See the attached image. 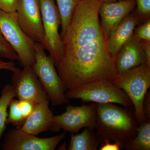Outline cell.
Segmentation results:
<instances>
[{
  "mask_svg": "<svg viewBox=\"0 0 150 150\" xmlns=\"http://www.w3.org/2000/svg\"><path fill=\"white\" fill-rule=\"evenodd\" d=\"M43 31V47L49 52L55 66L59 64L63 50L59 28L61 20L56 0H39Z\"/></svg>",
  "mask_w": 150,
  "mask_h": 150,
  "instance_id": "52a82bcc",
  "label": "cell"
},
{
  "mask_svg": "<svg viewBox=\"0 0 150 150\" xmlns=\"http://www.w3.org/2000/svg\"><path fill=\"white\" fill-rule=\"evenodd\" d=\"M19 69L16 67V63L13 61L6 62L0 59V71L2 70H8L14 73Z\"/></svg>",
  "mask_w": 150,
  "mask_h": 150,
  "instance_id": "4316f807",
  "label": "cell"
},
{
  "mask_svg": "<svg viewBox=\"0 0 150 150\" xmlns=\"http://www.w3.org/2000/svg\"><path fill=\"white\" fill-rule=\"evenodd\" d=\"M136 0L100 4L99 9L100 25L108 38L118 23L136 8Z\"/></svg>",
  "mask_w": 150,
  "mask_h": 150,
  "instance_id": "7c38bea8",
  "label": "cell"
},
{
  "mask_svg": "<svg viewBox=\"0 0 150 150\" xmlns=\"http://www.w3.org/2000/svg\"><path fill=\"white\" fill-rule=\"evenodd\" d=\"M100 4L81 0L62 37L63 52L56 67L67 91L94 82H113L118 76L100 21Z\"/></svg>",
  "mask_w": 150,
  "mask_h": 150,
  "instance_id": "6da1fadb",
  "label": "cell"
},
{
  "mask_svg": "<svg viewBox=\"0 0 150 150\" xmlns=\"http://www.w3.org/2000/svg\"><path fill=\"white\" fill-rule=\"evenodd\" d=\"M19 106L23 115L26 119L32 112L35 105L28 100H19Z\"/></svg>",
  "mask_w": 150,
  "mask_h": 150,
  "instance_id": "d4e9b609",
  "label": "cell"
},
{
  "mask_svg": "<svg viewBox=\"0 0 150 150\" xmlns=\"http://www.w3.org/2000/svg\"><path fill=\"white\" fill-rule=\"evenodd\" d=\"M8 59L12 61L18 60V56L0 30V59Z\"/></svg>",
  "mask_w": 150,
  "mask_h": 150,
  "instance_id": "44dd1931",
  "label": "cell"
},
{
  "mask_svg": "<svg viewBox=\"0 0 150 150\" xmlns=\"http://www.w3.org/2000/svg\"><path fill=\"white\" fill-rule=\"evenodd\" d=\"M0 30L16 53L21 65L23 67L33 66L36 42L22 29L16 12L0 10Z\"/></svg>",
  "mask_w": 150,
  "mask_h": 150,
  "instance_id": "5b68a950",
  "label": "cell"
},
{
  "mask_svg": "<svg viewBox=\"0 0 150 150\" xmlns=\"http://www.w3.org/2000/svg\"><path fill=\"white\" fill-rule=\"evenodd\" d=\"M18 102V100L13 99L10 103L9 112L7 118L6 124H13L16 126L17 129H20L25 119L19 106Z\"/></svg>",
  "mask_w": 150,
  "mask_h": 150,
  "instance_id": "ffe728a7",
  "label": "cell"
},
{
  "mask_svg": "<svg viewBox=\"0 0 150 150\" xmlns=\"http://www.w3.org/2000/svg\"><path fill=\"white\" fill-rule=\"evenodd\" d=\"M66 96L68 99H80L84 102L117 103L126 108L133 105L124 91L112 82L107 81L94 82L76 89L67 91Z\"/></svg>",
  "mask_w": 150,
  "mask_h": 150,
  "instance_id": "8992f818",
  "label": "cell"
},
{
  "mask_svg": "<svg viewBox=\"0 0 150 150\" xmlns=\"http://www.w3.org/2000/svg\"><path fill=\"white\" fill-rule=\"evenodd\" d=\"M142 23L133 10L113 29L108 39L107 46L109 52L114 59H115L122 46L133 35L136 26Z\"/></svg>",
  "mask_w": 150,
  "mask_h": 150,
  "instance_id": "9a60e30c",
  "label": "cell"
},
{
  "mask_svg": "<svg viewBox=\"0 0 150 150\" xmlns=\"http://www.w3.org/2000/svg\"><path fill=\"white\" fill-rule=\"evenodd\" d=\"M134 35L139 41L141 40L150 41V18L142 23L137 28H135Z\"/></svg>",
  "mask_w": 150,
  "mask_h": 150,
  "instance_id": "603a6c76",
  "label": "cell"
},
{
  "mask_svg": "<svg viewBox=\"0 0 150 150\" xmlns=\"http://www.w3.org/2000/svg\"><path fill=\"white\" fill-rule=\"evenodd\" d=\"M146 54L140 46L139 41L134 34L122 46L115 58V67L118 75L146 64Z\"/></svg>",
  "mask_w": 150,
  "mask_h": 150,
  "instance_id": "4fadbf2b",
  "label": "cell"
},
{
  "mask_svg": "<svg viewBox=\"0 0 150 150\" xmlns=\"http://www.w3.org/2000/svg\"><path fill=\"white\" fill-rule=\"evenodd\" d=\"M143 110L146 122L150 121V94L147 92L143 102Z\"/></svg>",
  "mask_w": 150,
  "mask_h": 150,
  "instance_id": "484cf974",
  "label": "cell"
},
{
  "mask_svg": "<svg viewBox=\"0 0 150 150\" xmlns=\"http://www.w3.org/2000/svg\"><path fill=\"white\" fill-rule=\"evenodd\" d=\"M93 130L85 128L81 134L71 135L69 150H96L100 144Z\"/></svg>",
  "mask_w": 150,
  "mask_h": 150,
  "instance_id": "2e32d148",
  "label": "cell"
},
{
  "mask_svg": "<svg viewBox=\"0 0 150 150\" xmlns=\"http://www.w3.org/2000/svg\"><path fill=\"white\" fill-rule=\"evenodd\" d=\"M18 0H0V10L7 12H16Z\"/></svg>",
  "mask_w": 150,
  "mask_h": 150,
  "instance_id": "cb8c5ba5",
  "label": "cell"
},
{
  "mask_svg": "<svg viewBox=\"0 0 150 150\" xmlns=\"http://www.w3.org/2000/svg\"><path fill=\"white\" fill-rule=\"evenodd\" d=\"M112 83L124 91L131 100L139 125L146 122L143 102L150 86V66L144 64L118 75Z\"/></svg>",
  "mask_w": 150,
  "mask_h": 150,
  "instance_id": "3957f363",
  "label": "cell"
},
{
  "mask_svg": "<svg viewBox=\"0 0 150 150\" xmlns=\"http://www.w3.org/2000/svg\"><path fill=\"white\" fill-rule=\"evenodd\" d=\"M96 124V103L81 106L68 105L61 115L53 116L51 131L58 132L61 129L70 133H79L81 129H95Z\"/></svg>",
  "mask_w": 150,
  "mask_h": 150,
  "instance_id": "ba28073f",
  "label": "cell"
},
{
  "mask_svg": "<svg viewBox=\"0 0 150 150\" xmlns=\"http://www.w3.org/2000/svg\"><path fill=\"white\" fill-rule=\"evenodd\" d=\"M128 150H150V122H145L139 125L137 134L126 145Z\"/></svg>",
  "mask_w": 150,
  "mask_h": 150,
  "instance_id": "e0dca14e",
  "label": "cell"
},
{
  "mask_svg": "<svg viewBox=\"0 0 150 150\" xmlns=\"http://www.w3.org/2000/svg\"><path fill=\"white\" fill-rule=\"evenodd\" d=\"M15 97H16L15 92L12 85L8 84L5 85L2 90L0 96V147L2 137L6 129L8 115V108L11 100Z\"/></svg>",
  "mask_w": 150,
  "mask_h": 150,
  "instance_id": "ac0fdd59",
  "label": "cell"
},
{
  "mask_svg": "<svg viewBox=\"0 0 150 150\" xmlns=\"http://www.w3.org/2000/svg\"><path fill=\"white\" fill-rule=\"evenodd\" d=\"M49 100L35 104L20 129L27 134L36 135L51 130L54 115L49 108Z\"/></svg>",
  "mask_w": 150,
  "mask_h": 150,
  "instance_id": "5bb4252c",
  "label": "cell"
},
{
  "mask_svg": "<svg viewBox=\"0 0 150 150\" xmlns=\"http://www.w3.org/2000/svg\"><path fill=\"white\" fill-rule=\"evenodd\" d=\"M134 11L142 23L150 18V0H136Z\"/></svg>",
  "mask_w": 150,
  "mask_h": 150,
  "instance_id": "7402d4cb",
  "label": "cell"
},
{
  "mask_svg": "<svg viewBox=\"0 0 150 150\" xmlns=\"http://www.w3.org/2000/svg\"><path fill=\"white\" fill-rule=\"evenodd\" d=\"M66 137L64 133L49 138H40L20 129L9 130L1 147L3 150H54Z\"/></svg>",
  "mask_w": 150,
  "mask_h": 150,
  "instance_id": "9c48e42d",
  "label": "cell"
},
{
  "mask_svg": "<svg viewBox=\"0 0 150 150\" xmlns=\"http://www.w3.org/2000/svg\"><path fill=\"white\" fill-rule=\"evenodd\" d=\"M45 50L42 45L36 43L33 69L52 104L58 106L67 104L69 101L66 96L67 89L55 69L54 62Z\"/></svg>",
  "mask_w": 150,
  "mask_h": 150,
  "instance_id": "277c9868",
  "label": "cell"
},
{
  "mask_svg": "<svg viewBox=\"0 0 150 150\" xmlns=\"http://www.w3.org/2000/svg\"><path fill=\"white\" fill-rule=\"evenodd\" d=\"M61 20V37L69 25L73 14L81 0H56Z\"/></svg>",
  "mask_w": 150,
  "mask_h": 150,
  "instance_id": "d6986e66",
  "label": "cell"
},
{
  "mask_svg": "<svg viewBox=\"0 0 150 150\" xmlns=\"http://www.w3.org/2000/svg\"><path fill=\"white\" fill-rule=\"evenodd\" d=\"M100 150H119L122 149L121 146L118 143L106 141L101 144Z\"/></svg>",
  "mask_w": 150,
  "mask_h": 150,
  "instance_id": "83f0119b",
  "label": "cell"
},
{
  "mask_svg": "<svg viewBox=\"0 0 150 150\" xmlns=\"http://www.w3.org/2000/svg\"><path fill=\"white\" fill-rule=\"evenodd\" d=\"M16 12L22 29L43 46L44 31L39 0H18Z\"/></svg>",
  "mask_w": 150,
  "mask_h": 150,
  "instance_id": "8fae6325",
  "label": "cell"
},
{
  "mask_svg": "<svg viewBox=\"0 0 150 150\" xmlns=\"http://www.w3.org/2000/svg\"><path fill=\"white\" fill-rule=\"evenodd\" d=\"M113 103H96V136L100 144L118 143L122 149L137 134L139 126L134 112Z\"/></svg>",
  "mask_w": 150,
  "mask_h": 150,
  "instance_id": "7a4b0ae2",
  "label": "cell"
},
{
  "mask_svg": "<svg viewBox=\"0 0 150 150\" xmlns=\"http://www.w3.org/2000/svg\"><path fill=\"white\" fill-rule=\"evenodd\" d=\"M140 46L146 54L147 58L146 64L150 66V41L141 40L139 41Z\"/></svg>",
  "mask_w": 150,
  "mask_h": 150,
  "instance_id": "f1b7e54d",
  "label": "cell"
},
{
  "mask_svg": "<svg viewBox=\"0 0 150 150\" xmlns=\"http://www.w3.org/2000/svg\"><path fill=\"white\" fill-rule=\"evenodd\" d=\"M101 3H108L115 2L118 1H123V0H98Z\"/></svg>",
  "mask_w": 150,
  "mask_h": 150,
  "instance_id": "f546056e",
  "label": "cell"
},
{
  "mask_svg": "<svg viewBox=\"0 0 150 150\" xmlns=\"http://www.w3.org/2000/svg\"><path fill=\"white\" fill-rule=\"evenodd\" d=\"M23 67L22 69L13 73L11 84L15 92L16 97L35 105L48 99L33 66Z\"/></svg>",
  "mask_w": 150,
  "mask_h": 150,
  "instance_id": "30bf717a",
  "label": "cell"
}]
</instances>
